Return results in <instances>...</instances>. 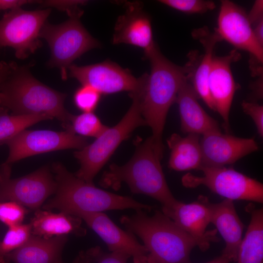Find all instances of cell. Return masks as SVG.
<instances>
[{
	"instance_id": "obj_29",
	"label": "cell",
	"mask_w": 263,
	"mask_h": 263,
	"mask_svg": "<svg viewBox=\"0 0 263 263\" xmlns=\"http://www.w3.org/2000/svg\"><path fill=\"white\" fill-rule=\"evenodd\" d=\"M101 94L94 88L82 85L75 92L74 101L76 107L83 113L93 112L97 107Z\"/></svg>"
},
{
	"instance_id": "obj_7",
	"label": "cell",
	"mask_w": 263,
	"mask_h": 263,
	"mask_svg": "<svg viewBox=\"0 0 263 263\" xmlns=\"http://www.w3.org/2000/svg\"><path fill=\"white\" fill-rule=\"evenodd\" d=\"M80 17L71 16L57 25L46 21L40 32L39 38L46 41L50 49L48 65L58 68L63 79L67 78L68 68L75 59L100 46L81 24Z\"/></svg>"
},
{
	"instance_id": "obj_21",
	"label": "cell",
	"mask_w": 263,
	"mask_h": 263,
	"mask_svg": "<svg viewBox=\"0 0 263 263\" xmlns=\"http://www.w3.org/2000/svg\"><path fill=\"white\" fill-rule=\"evenodd\" d=\"M208 206L210 223L216 227L225 243L222 254L231 261L236 262L244 225L237 214L233 201L225 199L218 203L208 201Z\"/></svg>"
},
{
	"instance_id": "obj_8",
	"label": "cell",
	"mask_w": 263,
	"mask_h": 263,
	"mask_svg": "<svg viewBox=\"0 0 263 263\" xmlns=\"http://www.w3.org/2000/svg\"><path fill=\"white\" fill-rule=\"evenodd\" d=\"M198 170L203 172V176L188 173L183 176L184 187L194 188L204 185L225 199L263 203V185L256 179L225 167L201 166Z\"/></svg>"
},
{
	"instance_id": "obj_4",
	"label": "cell",
	"mask_w": 263,
	"mask_h": 263,
	"mask_svg": "<svg viewBox=\"0 0 263 263\" xmlns=\"http://www.w3.org/2000/svg\"><path fill=\"white\" fill-rule=\"evenodd\" d=\"M56 183L54 196L43 205V209H56L75 215L79 212H103L111 210L132 208L150 211V206L129 196L105 191L78 178L60 163L52 166Z\"/></svg>"
},
{
	"instance_id": "obj_27",
	"label": "cell",
	"mask_w": 263,
	"mask_h": 263,
	"mask_svg": "<svg viewBox=\"0 0 263 263\" xmlns=\"http://www.w3.org/2000/svg\"><path fill=\"white\" fill-rule=\"evenodd\" d=\"M107 128L94 113L90 112L72 114L69 124L63 128L79 136L96 138Z\"/></svg>"
},
{
	"instance_id": "obj_14",
	"label": "cell",
	"mask_w": 263,
	"mask_h": 263,
	"mask_svg": "<svg viewBox=\"0 0 263 263\" xmlns=\"http://www.w3.org/2000/svg\"><path fill=\"white\" fill-rule=\"evenodd\" d=\"M76 216L95 231L111 252L126 253L132 258L133 263H148V252L134 235L116 225L103 212H79Z\"/></svg>"
},
{
	"instance_id": "obj_23",
	"label": "cell",
	"mask_w": 263,
	"mask_h": 263,
	"mask_svg": "<svg viewBox=\"0 0 263 263\" xmlns=\"http://www.w3.org/2000/svg\"><path fill=\"white\" fill-rule=\"evenodd\" d=\"M81 223L82 219L76 216L40 208L35 211L30 222L32 234L45 239L69 234L84 236L86 230Z\"/></svg>"
},
{
	"instance_id": "obj_38",
	"label": "cell",
	"mask_w": 263,
	"mask_h": 263,
	"mask_svg": "<svg viewBox=\"0 0 263 263\" xmlns=\"http://www.w3.org/2000/svg\"><path fill=\"white\" fill-rule=\"evenodd\" d=\"M253 30L256 40L263 47V19L254 25Z\"/></svg>"
},
{
	"instance_id": "obj_10",
	"label": "cell",
	"mask_w": 263,
	"mask_h": 263,
	"mask_svg": "<svg viewBox=\"0 0 263 263\" xmlns=\"http://www.w3.org/2000/svg\"><path fill=\"white\" fill-rule=\"evenodd\" d=\"M51 9L28 11L21 7L6 12L0 19V47H10L23 59L40 47V30Z\"/></svg>"
},
{
	"instance_id": "obj_12",
	"label": "cell",
	"mask_w": 263,
	"mask_h": 263,
	"mask_svg": "<svg viewBox=\"0 0 263 263\" xmlns=\"http://www.w3.org/2000/svg\"><path fill=\"white\" fill-rule=\"evenodd\" d=\"M8 157L4 163L12 165L23 158L43 153L69 149L78 150L88 145L87 139L71 132L25 130L6 143Z\"/></svg>"
},
{
	"instance_id": "obj_37",
	"label": "cell",
	"mask_w": 263,
	"mask_h": 263,
	"mask_svg": "<svg viewBox=\"0 0 263 263\" xmlns=\"http://www.w3.org/2000/svg\"><path fill=\"white\" fill-rule=\"evenodd\" d=\"M34 2H38V1L29 0H0V11L6 10H11L21 7L24 4Z\"/></svg>"
},
{
	"instance_id": "obj_26",
	"label": "cell",
	"mask_w": 263,
	"mask_h": 263,
	"mask_svg": "<svg viewBox=\"0 0 263 263\" xmlns=\"http://www.w3.org/2000/svg\"><path fill=\"white\" fill-rule=\"evenodd\" d=\"M8 111L0 109V146L26 128L43 120L53 119L45 114H9Z\"/></svg>"
},
{
	"instance_id": "obj_6",
	"label": "cell",
	"mask_w": 263,
	"mask_h": 263,
	"mask_svg": "<svg viewBox=\"0 0 263 263\" xmlns=\"http://www.w3.org/2000/svg\"><path fill=\"white\" fill-rule=\"evenodd\" d=\"M132 104L121 120L115 126L108 127L91 144L74 152L80 163L74 174L89 184L107 163L121 143L137 128L147 125L141 112L138 92L129 94Z\"/></svg>"
},
{
	"instance_id": "obj_3",
	"label": "cell",
	"mask_w": 263,
	"mask_h": 263,
	"mask_svg": "<svg viewBox=\"0 0 263 263\" xmlns=\"http://www.w3.org/2000/svg\"><path fill=\"white\" fill-rule=\"evenodd\" d=\"M66 97L35 78L27 67L13 62L0 82V107L12 114H45L59 120L63 127L72 115L64 106Z\"/></svg>"
},
{
	"instance_id": "obj_35",
	"label": "cell",
	"mask_w": 263,
	"mask_h": 263,
	"mask_svg": "<svg viewBox=\"0 0 263 263\" xmlns=\"http://www.w3.org/2000/svg\"><path fill=\"white\" fill-rule=\"evenodd\" d=\"M131 257L120 252H111L109 253L102 252L98 257L97 263H127Z\"/></svg>"
},
{
	"instance_id": "obj_15",
	"label": "cell",
	"mask_w": 263,
	"mask_h": 263,
	"mask_svg": "<svg viewBox=\"0 0 263 263\" xmlns=\"http://www.w3.org/2000/svg\"><path fill=\"white\" fill-rule=\"evenodd\" d=\"M202 135L200 145L203 166L225 167L259 150L253 138L237 137L221 132Z\"/></svg>"
},
{
	"instance_id": "obj_13",
	"label": "cell",
	"mask_w": 263,
	"mask_h": 263,
	"mask_svg": "<svg viewBox=\"0 0 263 263\" xmlns=\"http://www.w3.org/2000/svg\"><path fill=\"white\" fill-rule=\"evenodd\" d=\"M68 71L70 76L82 85L89 86L101 94L136 92L141 88L145 77V74L136 78L128 69L110 60L81 66L72 64Z\"/></svg>"
},
{
	"instance_id": "obj_5",
	"label": "cell",
	"mask_w": 263,
	"mask_h": 263,
	"mask_svg": "<svg viewBox=\"0 0 263 263\" xmlns=\"http://www.w3.org/2000/svg\"><path fill=\"white\" fill-rule=\"evenodd\" d=\"M151 136L136 146L132 158L125 165H110L102 175L99 184L105 188L118 189L124 182L134 193L150 196L162 206L172 204L177 199L167 184Z\"/></svg>"
},
{
	"instance_id": "obj_28",
	"label": "cell",
	"mask_w": 263,
	"mask_h": 263,
	"mask_svg": "<svg viewBox=\"0 0 263 263\" xmlns=\"http://www.w3.org/2000/svg\"><path fill=\"white\" fill-rule=\"evenodd\" d=\"M31 235L30 223L8 227L3 240L0 242V263H5L6 255L23 245Z\"/></svg>"
},
{
	"instance_id": "obj_9",
	"label": "cell",
	"mask_w": 263,
	"mask_h": 263,
	"mask_svg": "<svg viewBox=\"0 0 263 263\" xmlns=\"http://www.w3.org/2000/svg\"><path fill=\"white\" fill-rule=\"evenodd\" d=\"M12 165L0 167V203L14 202L32 210L39 209L55 194L56 183L49 166H44L25 176L11 179Z\"/></svg>"
},
{
	"instance_id": "obj_33",
	"label": "cell",
	"mask_w": 263,
	"mask_h": 263,
	"mask_svg": "<svg viewBox=\"0 0 263 263\" xmlns=\"http://www.w3.org/2000/svg\"><path fill=\"white\" fill-rule=\"evenodd\" d=\"M244 112L253 120L258 134L263 136V106L254 102L243 101L241 104Z\"/></svg>"
},
{
	"instance_id": "obj_1",
	"label": "cell",
	"mask_w": 263,
	"mask_h": 263,
	"mask_svg": "<svg viewBox=\"0 0 263 263\" xmlns=\"http://www.w3.org/2000/svg\"><path fill=\"white\" fill-rule=\"evenodd\" d=\"M131 216L124 215L121 223L127 230L138 236L147 249L148 263H192L190 255L198 246L207 250L212 242H219L216 234L195 238L184 231L162 211L151 216L143 209Z\"/></svg>"
},
{
	"instance_id": "obj_42",
	"label": "cell",
	"mask_w": 263,
	"mask_h": 263,
	"mask_svg": "<svg viewBox=\"0 0 263 263\" xmlns=\"http://www.w3.org/2000/svg\"></svg>"
},
{
	"instance_id": "obj_34",
	"label": "cell",
	"mask_w": 263,
	"mask_h": 263,
	"mask_svg": "<svg viewBox=\"0 0 263 263\" xmlns=\"http://www.w3.org/2000/svg\"><path fill=\"white\" fill-rule=\"evenodd\" d=\"M99 246H95L86 250L81 251L72 263H95L102 252Z\"/></svg>"
},
{
	"instance_id": "obj_17",
	"label": "cell",
	"mask_w": 263,
	"mask_h": 263,
	"mask_svg": "<svg viewBox=\"0 0 263 263\" xmlns=\"http://www.w3.org/2000/svg\"><path fill=\"white\" fill-rule=\"evenodd\" d=\"M126 7L124 13L116 20L112 43L139 47L144 50L146 56L156 46L150 19L139 2H127Z\"/></svg>"
},
{
	"instance_id": "obj_20",
	"label": "cell",
	"mask_w": 263,
	"mask_h": 263,
	"mask_svg": "<svg viewBox=\"0 0 263 263\" xmlns=\"http://www.w3.org/2000/svg\"><path fill=\"white\" fill-rule=\"evenodd\" d=\"M199 97L188 80L182 85L175 102L178 105L181 130L185 133L205 134L221 132L219 123L198 102Z\"/></svg>"
},
{
	"instance_id": "obj_30",
	"label": "cell",
	"mask_w": 263,
	"mask_h": 263,
	"mask_svg": "<svg viewBox=\"0 0 263 263\" xmlns=\"http://www.w3.org/2000/svg\"><path fill=\"white\" fill-rule=\"evenodd\" d=\"M27 209L14 202L0 203V221L8 227L22 224Z\"/></svg>"
},
{
	"instance_id": "obj_19",
	"label": "cell",
	"mask_w": 263,
	"mask_h": 263,
	"mask_svg": "<svg viewBox=\"0 0 263 263\" xmlns=\"http://www.w3.org/2000/svg\"><path fill=\"white\" fill-rule=\"evenodd\" d=\"M208 201L204 196L189 204L177 200L170 205L162 206V212L188 234L203 238L217 232L216 229L206 231L211 221Z\"/></svg>"
},
{
	"instance_id": "obj_16",
	"label": "cell",
	"mask_w": 263,
	"mask_h": 263,
	"mask_svg": "<svg viewBox=\"0 0 263 263\" xmlns=\"http://www.w3.org/2000/svg\"><path fill=\"white\" fill-rule=\"evenodd\" d=\"M241 55L232 50L228 55L213 56L208 78L209 92L217 112L223 120V128L229 133V112L234 95L238 86L234 81L231 71L232 63L239 60Z\"/></svg>"
},
{
	"instance_id": "obj_32",
	"label": "cell",
	"mask_w": 263,
	"mask_h": 263,
	"mask_svg": "<svg viewBox=\"0 0 263 263\" xmlns=\"http://www.w3.org/2000/svg\"><path fill=\"white\" fill-rule=\"evenodd\" d=\"M84 0H46L40 2L43 7H53L61 11H65L69 17L74 15H81L83 11L79 7L80 5L84 4Z\"/></svg>"
},
{
	"instance_id": "obj_24",
	"label": "cell",
	"mask_w": 263,
	"mask_h": 263,
	"mask_svg": "<svg viewBox=\"0 0 263 263\" xmlns=\"http://www.w3.org/2000/svg\"><path fill=\"white\" fill-rule=\"evenodd\" d=\"M167 141L170 150L169 161L170 169L179 171L198 170L202 164L199 134L188 133L182 137L175 133Z\"/></svg>"
},
{
	"instance_id": "obj_2",
	"label": "cell",
	"mask_w": 263,
	"mask_h": 263,
	"mask_svg": "<svg viewBox=\"0 0 263 263\" xmlns=\"http://www.w3.org/2000/svg\"><path fill=\"white\" fill-rule=\"evenodd\" d=\"M146 57L150 61L151 69L150 74H146L139 91L140 109L151 129L155 150L162 159L164 150L162 134L167 115L182 85L188 80L193 61L189 57L184 66L177 65L165 57L157 46Z\"/></svg>"
},
{
	"instance_id": "obj_11",
	"label": "cell",
	"mask_w": 263,
	"mask_h": 263,
	"mask_svg": "<svg viewBox=\"0 0 263 263\" xmlns=\"http://www.w3.org/2000/svg\"><path fill=\"white\" fill-rule=\"evenodd\" d=\"M215 30L222 40L250 54V67L254 75L263 73V47L256 40L247 14L242 8L229 0L221 1Z\"/></svg>"
},
{
	"instance_id": "obj_22",
	"label": "cell",
	"mask_w": 263,
	"mask_h": 263,
	"mask_svg": "<svg viewBox=\"0 0 263 263\" xmlns=\"http://www.w3.org/2000/svg\"><path fill=\"white\" fill-rule=\"evenodd\" d=\"M66 236L45 239L32 234L21 246L6 255L5 263H64L62 252Z\"/></svg>"
},
{
	"instance_id": "obj_18",
	"label": "cell",
	"mask_w": 263,
	"mask_h": 263,
	"mask_svg": "<svg viewBox=\"0 0 263 263\" xmlns=\"http://www.w3.org/2000/svg\"><path fill=\"white\" fill-rule=\"evenodd\" d=\"M192 34L202 44L204 53L201 55H198L195 51L190 53L193 65L188 75V81L191 82L198 97L203 99L209 108L216 112L209 92L208 78L215 46L222 39L215 29L214 32H211L207 27L195 29Z\"/></svg>"
},
{
	"instance_id": "obj_41",
	"label": "cell",
	"mask_w": 263,
	"mask_h": 263,
	"mask_svg": "<svg viewBox=\"0 0 263 263\" xmlns=\"http://www.w3.org/2000/svg\"></svg>"
},
{
	"instance_id": "obj_36",
	"label": "cell",
	"mask_w": 263,
	"mask_h": 263,
	"mask_svg": "<svg viewBox=\"0 0 263 263\" xmlns=\"http://www.w3.org/2000/svg\"><path fill=\"white\" fill-rule=\"evenodd\" d=\"M263 1L256 0L253 5L249 14L248 19L251 25H255L260 20L263 19Z\"/></svg>"
},
{
	"instance_id": "obj_25",
	"label": "cell",
	"mask_w": 263,
	"mask_h": 263,
	"mask_svg": "<svg viewBox=\"0 0 263 263\" xmlns=\"http://www.w3.org/2000/svg\"><path fill=\"white\" fill-rule=\"evenodd\" d=\"M251 220L239 246L237 263H263V210L251 204L245 208Z\"/></svg>"
},
{
	"instance_id": "obj_39",
	"label": "cell",
	"mask_w": 263,
	"mask_h": 263,
	"mask_svg": "<svg viewBox=\"0 0 263 263\" xmlns=\"http://www.w3.org/2000/svg\"><path fill=\"white\" fill-rule=\"evenodd\" d=\"M263 76H261L259 80L252 85V89L255 96L257 98L261 99L263 97Z\"/></svg>"
},
{
	"instance_id": "obj_40",
	"label": "cell",
	"mask_w": 263,
	"mask_h": 263,
	"mask_svg": "<svg viewBox=\"0 0 263 263\" xmlns=\"http://www.w3.org/2000/svg\"><path fill=\"white\" fill-rule=\"evenodd\" d=\"M231 260L225 255L222 254L220 256L205 263H229Z\"/></svg>"
},
{
	"instance_id": "obj_31",
	"label": "cell",
	"mask_w": 263,
	"mask_h": 263,
	"mask_svg": "<svg viewBox=\"0 0 263 263\" xmlns=\"http://www.w3.org/2000/svg\"><path fill=\"white\" fill-rule=\"evenodd\" d=\"M160 2L176 10L188 13H204L214 9L213 1L202 0H161Z\"/></svg>"
}]
</instances>
